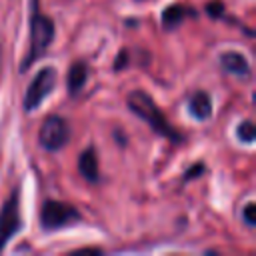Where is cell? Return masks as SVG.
Instances as JSON below:
<instances>
[{"instance_id": "cell-14", "label": "cell", "mask_w": 256, "mask_h": 256, "mask_svg": "<svg viewBox=\"0 0 256 256\" xmlns=\"http://www.w3.org/2000/svg\"><path fill=\"white\" fill-rule=\"evenodd\" d=\"M206 12H208L212 18H218V16H222L224 6H222L220 2H212V4H208V6H206Z\"/></svg>"}, {"instance_id": "cell-11", "label": "cell", "mask_w": 256, "mask_h": 256, "mask_svg": "<svg viewBox=\"0 0 256 256\" xmlns=\"http://www.w3.org/2000/svg\"><path fill=\"white\" fill-rule=\"evenodd\" d=\"M190 14L188 8L180 6V4H174V6H168L162 14V22H164V28H174L176 24H180L186 16Z\"/></svg>"}, {"instance_id": "cell-9", "label": "cell", "mask_w": 256, "mask_h": 256, "mask_svg": "<svg viewBox=\"0 0 256 256\" xmlns=\"http://www.w3.org/2000/svg\"><path fill=\"white\" fill-rule=\"evenodd\" d=\"M88 80V66L86 62H74L68 70V76H66V84H68V94L70 96H76L84 84Z\"/></svg>"}, {"instance_id": "cell-1", "label": "cell", "mask_w": 256, "mask_h": 256, "mask_svg": "<svg viewBox=\"0 0 256 256\" xmlns=\"http://www.w3.org/2000/svg\"><path fill=\"white\" fill-rule=\"evenodd\" d=\"M126 104L128 108L140 118L144 120L156 134L168 138L170 142H182V136L172 128V124L168 122V118L164 116V112L156 106L154 98L144 92V90H132L128 96H126Z\"/></svg>"}, {"instance_id": "cell-5", "label": "cell", "mask_w": 256, "mask_h": 256, "mask_svg": "<svg viewBox=\"0 0 256 256\" xmlns=\"http://www.w3.org/2000/svg\"><path fill=\"white\" fill-rule=\"evenodd\" d=\"M38 140H40V146L48 152H56V150L64 148L70 140L68 122L60 116H48L40 126Z\"/></svg>"}, {"instance_id": "cell-6", "label": "cell", "mask_w": 256, "mask_h": 256, "mask_svg": "<svg viewBox=\"0 0 256 256\" xmlns=\"http://www.w3.org/2000/svg\"><path fill=\"white\" fill-rule=\"evenodd\" d=\"M20 192L12 190L6 202L0 208V252L8 244V240L20 230Z\"/></svg>"}, {"instance_id": "cell-2", "label": "cell", "mask_w": 256, "mask_h": 256, "mask_svg": "<svg viewBox=\"0 0 256 256\" xmlns=\"http://www.w3.org/2000/svg\"><path fill=\"white\" fill-rule=\"evenodd\" d=\"M54 40V22L50 16L42 14L38 8V2H32V14H30V46H28V54L22 62V70H28L32 62L40 60L48 46Z\"/></svg>"}, {"instance_id": "cell-13", "label": "cell", "mask_w": 256, "mask_h": 256, "mask_svg": "<svg viewBox=\"0 0 256 256\" xmlns=\"http://www.w3.org/2000/svg\"><path fill=\"white\" fill-rule=\"evenodd\" d=\"M254 212H256V206H254V202H248V204L244 206V210H242V220H244V224H246V226H250V228L256 224Z\"/></svg>"}, {"instance_id": "cell-15", "label": "cell", "mask_w": 256, "mask_h": 256, "mask_svg": "<svg viewBox=\"0 0 256 256\" xmlns=\"http://www.w3.org/2000/svg\"><path fill=\"white\" fill-rule=\"evenodd\" d=\"M126 58H128V50H122L120 54H118V58H116V70H120V68H124L126 66Z\"/></svg>"}, {"instance_id": "cell-16", "label": "cell", "mask_w": 256, "mask_h": 256, "mask_svg": "<svg viewBox=\"0 0 256 256\" xmlns=\"http://www.w3.org/2000/svg\"><path fill=\"white\" fill-rule=\"evenodd\" d=\"M0 62H2V48H0Z\"/></svg>"}, {"instance_id": "cell-8", "label": "cell", "mask_w": 256, "mask_h": 256, "mask_svg": "<svg viewBox=\"0 0 256 256\" xmlns=\"http://www.w3.org/2000/svg\"><path fill=\"white\" fill-rule=\"evenodd\" d=\"M188 110L196 120H208L212 116V98L206 92H194L188 100Z\"/></svg>"}, {"instance_id": "cell-12", "label": "cell", "mask_w": 256, "mask_h": 256, "mask_svg": "<svg viewBox=\"0 0 256 256\" xmlns=\"http://www.w3.org/2000/svg\"><path fill=\"white\" fill-rule=\"evenodd\" d=\"M254 136H256V128H254L252 120H244V122L238 126V138H240V142L252 144V142H254Z\"/></svg>"}, {"instance_id": "cell-10", "label": "cell", "mask_w": 256, "mask_h": 256, "mask_svg": "<svg viewBox=\"0 0 256 256\" xmlns=\"http://www.w3.org/2000/svg\"><path fill=\"white\" fill-rule=\"evenodd\" d=\"M78 170L88 182H96L98 180V158H96L94 148H86L78 156Z\"/></svg>"}, {"instance_id": "cell-7", "label": "cell", "mask_w": 256, "mask_h": 256, "mask_svg": "<svg viewBox=\"0 0 256 256\" xmlns=\"http://www.w3.org/2000/svg\"><path fill=\"white\" fill-rule=\"evenodd\" d=\"M220 66H222L226 72L234 74V76H248V74H250V66H248L246 56L240 54V52H234V50L224 52V54L220 56Z\"/></svg>"}, {"instance_id": "cell-4", "label": "cell", "mask_w": 256, "mask_h": 256, "mask_svg": "<svg viewBox=\"0 0 256 256\" xmlns=\"http://www.w3.org/2000/svg\"><path fill=\"white\" fill-rule=\"evenodd\" d=\"M56 80H58V74H56V70H54L52 66L42 68V70L32 78V82H30L28 88H26V94H24V108H26L28 112L36 110V108L52 94V90L56 88Z\"/></svg>"}, {"instance_id": "cell-3", "label": "cell", "mask_w": 256, "mask_h": 256, "mask_svg": "<svg viewBox=\"0 0 256 256\" xmlns=\"http://www.w3.org/2000/svg\"><path fill=\"white\" fill-rule=\"evenodd\" d=\"M80 218H82L80 212L72 204L60 202V200H48L40 210V224L44 230H50V232L72 226L80 222Z\"/></svg>"}]
</instances>
